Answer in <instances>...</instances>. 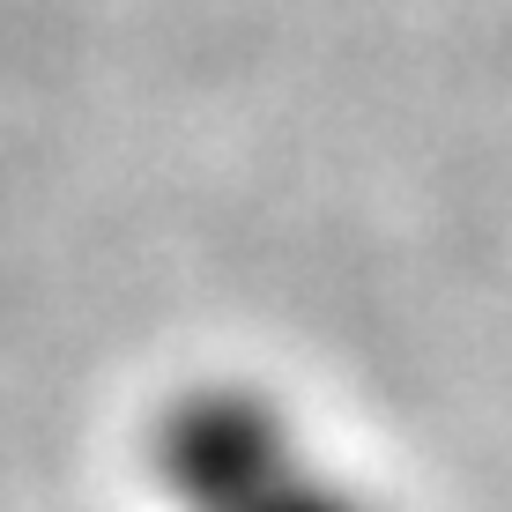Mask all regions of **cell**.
<instances>
[{"label": "cell", "instance_id": "cell-1", "mask_svg": "<svg viewBox=\"0 0 512 512\" xmlns=\"http://www.w3.org/2000/svg\"><path fill=\"white\" fill-rule=\"evenodd\" d=\"M156 512H386L320 423L253 372H193L141 416Z\"/></svg>", "mask_w": 512, "mask_h": 512}]
</instances>
